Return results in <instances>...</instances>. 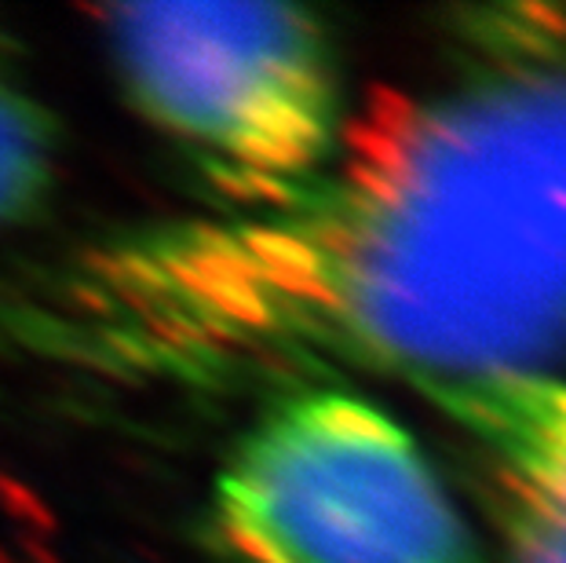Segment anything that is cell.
I'll use <instances>...</instances> for the list:
<instances>
[{
	"instance_id": "obj_1",
	"label": "cell",
	"mask_w": 566,
	"mask_h": 563,
	"mask_svg": "<svg viewBox=\"0 0 566 563\" xmlns=\"http://www.w3.org/2000/svg\"><path fill=\"white\" fill-rule=\"evenodd\" d=\"M0 352L209 385L352 366L409 388L566 366V44L380 88L304 198L103 234L0 274Z\"/></svg>"
},
{
	"instance_id": "obj_2",
	"label": "cell",
	"mask_w": 566,
	"mask_h": 563,
	"mask_svg": "<svg viewBox=\"0 0 566 563\" xmlns=\"http://www.w3.org/2000/svg\"><path fill=\"white\" fill-rule=\"evenodd\" d=\"M103 38L132 111L220 212L304 198L340 150L347 111L333 33L296 4H117Z\"/></svg>"
},
{
	"instance_id": "obj_3",
	"label": "cell",
	"mask_w": 566,
	"mask_h": 563,
	"mask_svg": "<svg viewBox=\"0 0 566 563\" xmlns=\"http://www.w3.org/2000/svg\"><path fill=\"white\" fill-rule=\"evenodd\" d=\"M209 542L223 563H483L409 428L333 385L245 428L212 483Z\"/></svg>"
},
{
	"instance_id": "obj_4",
	"label": "cell",
	"mask_w": 566,
	"mask_h": 563,
	"mask_svg": "<svg viewBox=\"0 0 566 563\" xmlns=\"http://www.w3.org/2000/svg\"><path fill=\"white\" fill-rule=\"evenodd\" d=\"M420 395L486 450V461L566 512V380L490 377L431 385Z\"/></svg>"
},
{
	"instance_id": "obj_5",
	"label": "cell",
	"mask_w": 566,
	"mask_h": 563,
	"mask_svg": "<svg viewBox=\"0 0 566 563\" xmlns=\"http://www.w3.org/2000/svg\"><path fill=\"white\" fill-rule=\"evenodd\" d=\"M63 136L27 74L19 44L0 30V231L41 217L59 184Z\"/></svg>"
},
{
	"instance_id": "obj_6",
	"label": "cell",
	"mask_w": 566,
	"mask_h": 563,
	"mask_svg": "<svg viewBox=\"0 0 566 563\" xmlns=\"http://www.w3.org/2000/svg\"><path fill=\"white\" fill-rule=\"evenodd\" d=\"M479 498L486 505L504 563H566V512L526 490L497 465H479Z\"/></svg>"
}]
</instances>
